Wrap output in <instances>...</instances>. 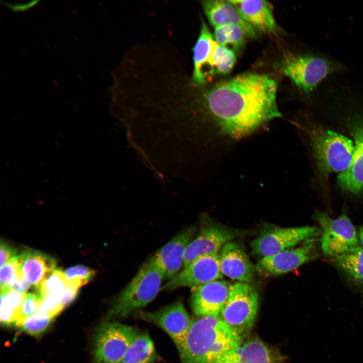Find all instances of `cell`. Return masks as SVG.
Instances as JSON below:
<instances>
[{
    "instance_id": "6da1fadb",
    "label": "cell",
    "mask_w": 363,
    "mask_h": 363,
    "mask_svg": "<svg viewBox=\"0 0 363 363\" xmlns=\"http://www.w3.org/2000/svg\"><path fill=\"white\" fill-rule=\"evenodd\" d=\"M203 87L195 85L183 106L182 134L192 146L210 131L238 139L281 116L276 83L267 75L245 73Z\"/></svg>"
},
{
    "instance_id": "7a4b0ae2",
    "label": "cell",
    "mask_w": 363,
    "mask_h": 363,
    "mask_svg": "<svg viewBox=\"0 0 363 363\" xmlns=\"http://www.w3.org/2000/svg\"><path fill=\"white\" fill-rule=\"evenodd\" d=\"M244 338L220 316L198 317L193 320L187 336L177 348L182 363H215L238 347Z\"/></svg>"
},
{
    "instance_id": "3957f363",
    "label": "cell",
    "mask_w": 363,
    "mask_h": 363,
    "mask_svg": "<svg viewBox=\"0 0 363 363\" xmlns=\"http://www.w3.org/2000/svg\"><path fill=\"white\" fill-rule=\"evenodd\" d=\"M306 129L317 168L321 174L341 173L348 168L354 150L350 139L317 125H311Z\"/></svg>"
},
{
    "instance_id": "277c9868",
    "label": "cell",
    "mask_w": 363,
    "mask_h": 363,
    "mask_svg": "<svg viewBox=\"0 0 363 363\" xmlns=\"http://www.w3.org/2000/svg\"><path fill=\"white\" fill-rule=\"evenodd\" d=\"M164 280L162 272L150 258L120 291L108 312V317H125L146 306L162 289Z\"/></svg>"
},
{
    "instance_id": "5b68a950",
    "label": "cell",
    "mask_w": 363,
    "mask_h": 363,
    "mask_svg": "<svg viewBox=\"0 0 363 363\" xmlns=\"http://www.w3.org/2000/svg\"><path fill=\"white\" fill-rule=\"evenodd\" d=\"M279 67L283 74L306 94L313 92L327 77L342 69L336 62L312 53L286 55Z\"/></svg>"
},
{
    "instance_id": "8992f818",
    "label": "cell",
    "mask_w": 363,
    "mask_h": 363,
    "mask_svg": "<svg viewBox=\"0 0 363 363\" xmlns=\"http://www.w3.org/2000/svg\"><path fill=\"white\" fill-rule=\"evenodd\" d=\"M259 304L257 290L247 283L238 282L230 285L220 317L245 337L253 327Z\"/></svg>"
},
{
    "instance_id": "52a82bcc",
    "label": "cell",
    "mask_w": 363,
    "mask_h": 363,
    "mask_svg": "<svg viewBox=\"0 0 363 363\" xmlns=\"http://www.w3.org/2000/svg\"><path fill=\"white\" fill-rule=\"evenodd\" d=\"M139 333L136 328L117 322L102 324L94 342L96 362L120 363L127 350Z\"/></svg>"
},
{
    "instance_id": "ba28073f",
    "label": "cell",
    "mask_w": 363,
    "mask_h": 363,
    "mask_svg": "<svg viewBox=\"0 0 363 363\" xmlns=\"http://www.w3.org/2000/svg\"><path fill=\"white\" fill-rule=\"evenodd\" d=\"M316 218L323 229L321 246L326 256L333 258L360 246L355 228L345 215L333 219L319 212Z\"/></svg>"
},
{
    "instance_id": "9c48e42d",
    "label": "cell",
    "mask_w": 363,
    "mask_h": 363,
    "mask_svg": "<svg viewBox=\"0 0 363 363\" xmlns=\"http://www.w3.org/2000/svg\"><path fill=\"white\" fill-rule=\"evenodd\" d=\"M320 232L317 227L310 226L274 228L266 230L254 239L251 248L254 254L262 258L315 238Z\"/></svg>"
},
{
    "instance_id": "30bf717a",
    "label": "cell",
    "mask_w": 363,
    "mask_h": 363,
    "mask_svg": "<svg viewBox=\"0 0 363 363\" xmlns=\"http://www.w3.org/2000/svg\"><path fill=\"white\" fill-rule=\"evenodd\" d=\"M219 254L201 256L184 268L175 276L162 286V290H171L180 287L192 288L219 280L223 277Z\"/></svg>"
},
{
    "instance_id": "8fae6325",
    "label": "cell",
    "mask_w": 363,
    "mask_h": 363,
    "mask_svg": "<svg viewBox=\"0 0 363 363\" xmlns=\"http://www.w3.org/2000/svg\"><path fill=\"white\" fill-rule=\"evenodd\" d=\"M138 316L140 319L164 331L177 347L185 340L193 321L181 301L171 303L155 311L140 313Z\"/></svg>"
},
{
    "instance_id": "7c38bea8",
    "label": "cell",
    "mask_w": 363,
    "mask_h": 363,
    "mask_svg": "<svg viewBox=\"0 0 363 363\" xmlns=\"http://www.w3.org/2000/svg\"><path fill=\"white\" fill-rule=\"evenodd\" d=\"M317 255L316 239L313 238L298 247L263 257L255 267L256 270L264 274L280 275L295 270Z\"/></svg>"
},
{
    "instance_id": "4fadbf2b",
    "label": "cell",
    "mask_w": 363,
    "mask_h": 363,
    "mask_svg": "<svg viewBox=\"0 0 363 363\" xmlns=\"http://www.w3.org/2000/svg\"><path fill=\"white\" fill-rule=\"evenodd\" d=\"M203 221L198 235L187 247L183 268L201 256L218 254L222 247L234 237L232 230L207 220L206 217Z\"/></svg>"
},
{
    "instance_id": "5bb4252c",
    "label": "cell",
    "mask_w": 363,
    "mask_h": 363,
    "mask_svg": "<svg viewBox=\"0 0 363 363\" xmlns=\"http://www.w3.org/2000/svg\"><path fill=\"white\" fill-rule=\"evenodd\" d=\"M196 231L195 226L185 227L150 258L162 272L164 280H169L180 271L186 250Z\"/></svg>"
},
{
    "instance_id": "9a60e30c",
    "label": "cell",
    "mask_w": 363,
    "mask_h": 363,
    "mask_svg": "<svg viewBox=\"0 0 363 363\" xmlns=\"http://www.w3.org/2000/svg\"><path fill=\"white\" fill-rule=\"evenodd\" d=\"M354 140V150L348 168L340 173L337 183L343 190L353 194L363 192V114H355L347 121Z\"/></svg>"
},
{
    "instance_id": "2e32d148",
    "label": "cell",
    "mask_w": 363,
    "mask_h": 363,
    "mask_svg": "<svg viewBox=\"0 0 363 363\" xmlns=\"http://www.w3.org/2000/svg\"><path fill=\"white\" fill-rule=\"evenodd\" d=\"M229 286L221 280H216L192 288L190 304L198 317L220 316L227 298Z\"/></svg>"
},
{
    "instance_id": "e0dca14e",
    "label": "cell",
    "mask_w": 363,
    "mask_h": 363,
    "mask_svg": "<svg viewBox=\"0 0 363 363\" xmlns=\"http://www.w3.org/2000/svg\"><path fill=\"white\" fill-rule=\"evenodd\" d=\"M219 257L223 275L239 282L248 283L253 280L256 267L237 243L232 241L226 243Z\"/></svg>"
},
{
    "instance_id": "ac0fdd59",
    "label": "cell",
    "mask_w": 363,
    "mask_h": 363,
    "mask_svg": "<svg viewBox=\"0 0 363 363\" xmlns=\"http://www.w3.org/2000/svg\"><path fill=\"white\" fill-rule=\"evenodd\" d=\"M256 31L274 33L278 30L271 4L263 0H229Z\"/></svg>"
},
{
    "instance_id": "d6986e66",
    "label": "cell",
    "mask_w": 363,
    "mask_h": 363,
    "mask_svg": "<svg viewBox=\"0 0 363 363\" xmlns=\"http://www.w3.org/2000/svg\"><path fill=\"white\" fill-rule=\"evenodd\" d=\"M202 5L209 22L214 27L226 24L236 25L244 30L247 37H257V31L243 18L229 0L203 1Z\"/></svg>"
},
{
    "instance_id": "ffe728a7",
    "label": "cell",
    "mask_w": 363,
    "mask_h": 363,
    "mask_svg": "<svg viewBox=\"0 0 363 363\" xmlns=\"http://www.w3.org/2000/svg\"><path fill=\"white\" fill-rule=\"evenodd\" d=\"M19 258L23 276L35 289L56 269V260L38 251L25 250L19 254Z\"/></svg>"
},
{
    "instance_id": "44dd1931",
    "label": "cell",
    "mask_w": 363,
    "mask_h": 363,
    "mask_svg": "<svg viewBox=\"0 0 363 363\" xmlns=\"http://www.w3.org/2000/svg\"><path fill=\"white\" fill-rule=\"evenodd\" d=\"M217 44L208 26L202 19L200 34L193 49V81L199 85H205L213 49Z\"/></svg>"
},
{
    "instance_id": "7402d4cb",
    "label": "cell",
    "mask_w": 363,
    "mask_h": 363,
    "mask_svg": "<svg viewBox=\"0 0 363 363\" xmlns=\"http://www.w3.org/2000/svg\"><path fill=\"white\" fill-rule=\"evenodd\" d=\"M237 351L239 363H280L274 350L257 338L243 341Z\"/></svg>"
},
{
    "instance_id": "603a6c76",
    "label": "cell",
    "mask_w": 363,
    "mask_h": 363,
    "mask_svg": "<svg viewBox=\"0 0 363 363\" xmlns=\"http://www.w3.org/2000/svg\"><path fill=\"white\" fill-rule=\"evenodd\" d=\"M333 261L352 282L363 284V248L361 246L333 257Z\"/></svg>"
},
{
    "instance_id": "cb8c5ba5",
    "label": "cell",
    "mask_w": 363,
    "mask_h": 363,
    "mask_svg": "<svg viewBox=\"0 0 363 363\" xmlns=\"http://www.w3.org/2000/svg\"><path fill=\"white\" fill-rule=\"evenodd\" d=\"M156 352L148 333H139L127 350L120 363H153Z\"/></svg>"
},
{
    "instance_id": "d4e9b609",
    "label": "cell",
    "mask_w": 363,
    "mask_h": 363,
    "mask_svg": "<svg viewBox=\"0 0 363 363\" xmlns=\"http://www.w3.org/2000/svg\"><path fill=\"white\" fill-rule=\"evenodd\" d=\"M69 285L64 272L56 269L41 283L35 291L43 299L59 302Z\"/></svg>"
},
{
    "instance_id": "484cf974",
    "label": "cell",
    "mask_w": 363,
    "mask_h": 363,
    "mask_svg": "<svg viewBox=\"0 0 363 363\" xmlns=\"http://www.w3.org/2000/svg\"><path fill=\"white\" fill-rule=\"evenodd\" d=\"M236 61L234 51L217 42L212 55L208 74V80L216 75H225L232 70Z\"/></svg>"
},
{
    "instance_id": "4316f807",
    "label": "cell",
    "mask_w": 363,
    "mask_h": 363,
    "mask_svg": "<svg viewBox=\"0 0 363 363\" xmlns=\"http://www.w3.org/2000/svg\"><path fill=\"white\" fill-rule=\"evenodd\" d=\"M214 39L220 45H230L235 50L241 49L245 45L247 36L244 30L239 26L226 24L215 27Z\"/></svg>"
},
{
    "instance_id": "83f0119b",
    "label": "cell",
    "mask_w": 363,
    "mask_h": 363,
    "mask_svg": "<svg viewBox=\"0 0 363 363\" xmlns=\"http://www.w3.org/2000/svg\"><path fill=\"white\" fill-rule=\"evenodd\" d=\"M56 316L54 314L38 311L21 320L17 326L27 334L39 336L47 329Z\"/></svg>"
},
{
    "instance_id": "f1b7e54d",
    "label": "cell",
    "mask_w": 363,
    "mask_h": 363,
    "mask_svg": "<svg viewBox=\"0 0 363 363\" xmlns=\"http://www.w3.org/2000/svg\"><path fill=\"white\" fill-rule=\"evenodd\" d=\"M68 282L80 288L92 281L96 275V271L82 265L68 268L64 271Z\"/></svg>"
},
{
    "instance_id": "f546056e",
    "label": "cell",
    "mask_w": 363,
    "mask_h": 363,
    "mask_svg": "<svg viewBox=\"0 0 363 363\" xmlns=\"http://www.w3.org/2000/svg\"><path fill=\"white\" fill-rule=\"evenodd\" d=\"M19 255L1 266V290L11 289L21 274Z\"/></svg>"
},
{
    "instance_id": "4dcf8cb0",
    "label": "cell",
    "mask_w": 363,
    "mask_h": 363,
    "mask_svg": "<svg viewBox=\"0 0 363 363\" xmlns=\"http://www.w3.org/2000/svg\"><path fill=\"white\" fill-rule=\"evenodd\" d=\"M27 293H19L11 289L1 290V306L19 313Z\"/></svg>"
},
{
    "instance_id": "1f68e13d",
    "label": "cell",
    "mask_w": 363,
    "mask_h": 363,
    "mask_svg": "<svg viewBox=\"0 0 363 363\" xmlns=\"http://www.w3.org/2000/svg\"><path fill=\"white\" fill-rule=\"evenodd\" d=\"M41 301V297L36 291L27 293L20 309L19 322L38 312Z\"/></svg>"
},
{
    "instance_id": "d6a6232c",
    "label": "cell",
    "mask_w": 363,
    "mask_h": 363,
    "mask_svg": "<svg viewBox=\"0 0 363 363\" xmlns=\"http://www.w3.org/2000/svg\"><path fill=\"white\" fill-rule=\"evenodd\" d=\"M0 252L1 266L19 255L15 247L3 240L0 243Z\"/></svg>"
},
{
    "instance_id": "836d02e7",
    "label": "cell",
    "mask_w": 363,
    "mask_h": 363,
    "mask_svg": "<svg viewBox=\"0 0 363 363\" xmlns=\"http://www.w3.org/2000/svg\"><path fill=\"white\" fill-rule=\"evenodd\" d=\"M79 289V287L69 282L68 287L60 301V306L63 310L74 301Z\"/></svg>"
},
{
    "instance_id": "e575fe53",
    "label": "cell",
    "mask_w": 363,
    "mask_h": 363,
    "mask_svg": "<svg viewBox=\"0 0 363 363\" xmlns=\"http://www.w3.org/2000/svg\"><path fill=\"white\" fill-rule=\"evenodd\" d=\"M30 286V284L25 279L21 272L10 289L17 292L25 293Z\"/></svg>"
},
{
    "instance_id": "d590c367",
    "label": "cell",
    "mask_w": 363,
    "mask_h": 363,
    "mask_svg": "<svg viewBox=\"0 0 363 363\" xmlns=\"http://www.w3.org/2000/svg\"><path fill=\"white\" fill-rule=\"evenodd\" d=\"M237 348L229 351L215 363H239Z\"/></svg>"
},
{
    "instance_id": "8d00e7d4",
    "label": "cell",
    "mask_w": 363,
    "mask_h": 363,
    "mask_svg": "<svg viewBox=\"0 0 363 363\" xmlns=\"http://www.w3.org/2000/svg\"><path fill=\"white\" fill-rule=\"evenodd\" d=\"M39 2L38 1H33L24 4H10L4 2V5L15 12L25 11L34 7Z\"/></svg>"
},
{
    "instance_id": "74e56055",
    "label": "cell",
    "mask_w": 363,
    "mask_h": 363,
    "mask_svg": "<svg viewBox=\"0 0 363 363\" xmlns=\"http://www.w3.org/2000/svg\"><path fill=\"white\" fill-rule=\"evenodd\" d=\"M358 237H359L360 245L363 248V226L361 227H360V228L359 229Z\"/></svg>"
}]
</instances>
